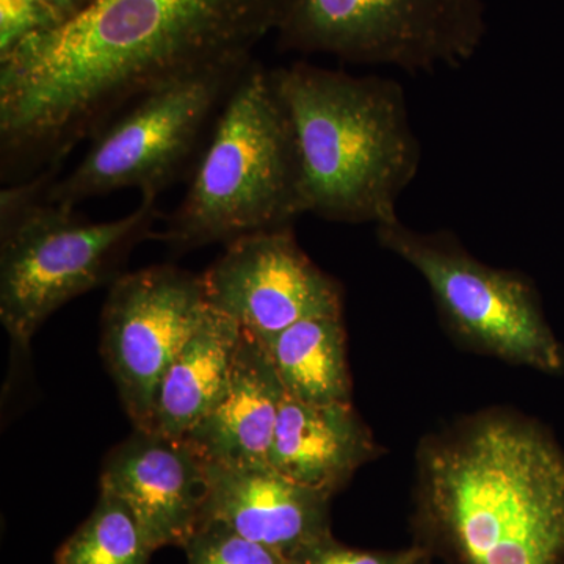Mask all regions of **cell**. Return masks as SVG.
Returning a JSON list of instances; mask_svg holds the SVG:
<instances>
[{
    "label": "cell",
    "instance_id": "1",
    "mask_svg": "<svg viewBox=\"0 0 564 564\" xmlns=\"http://www.w3.org/2000/svg\"><path fill=\"white\" fill-rule=\"evenodd\" d=\"M291 0H91L0 55L2 180L62 163L148 93L252 57Z\"/></svg>",
    "mask_w": 564,
    "mask_h": 564
},
{
    "label": "cell",
    "instance_id": "2",
    "mask_svg": "<svg viewBox=\"0 0 564 564\" xmlns=\"http://www.w3.org/2000/svg\"><path fill=\"white\" fill-rule=\"evenodd\" d=\"M423 518L462 564H564V456L513 414H480L419 454Z\"/></svg>",
    "mask_w": 564,
    "mask_h": 564
},
{
    "label": "cell",
    "instance_id": "3",
    "mask_svg": "<svg viewBox=\"0 0 564 564\" xmlns=\"http://www.w3.org/2000/svg\"><path fill=\"white\" fill-rule=\"evenodd\" d=\"M270 73L295 133L307 214L348 225L399 218L423 155L402 84L306 62Z\"/></svg>",
    "mask_w": 564,
    "mask_h": 564
},
{
    "label": "cell",
    "instance_id": "4",
    "mask_svg": "<svg viewBox=\"0 0 564 564\" xmlns=\"http://www.w3.org/2000/svg\"><path fill=\"white\" fill-rule=\"evenodd\" d=\"M304 214L291 118L270 69L252 61L215 121L187 193L158 237L182 254L293 226Z\"/></svg>",
    "mask_w": 564,
    "mask_h": 564
},
{
    "label": "cell",
    "instance_id": "5",
    "mask_svg": "<svg viewBox=\"0 0 564 564\" xmlns=\"http://www.w3.org/2000/svg\"><path fill=\"white\" fill-rule=\"evenodd\" d=\"M46 172L0 193V321L11 344L28 350L55 311L77 296L111 285L129 256L154 236L155 196L121 218L88 221L54 202Z\"/></svg>",
    "mask_w": 564,
    "mask_h": 564
},
{
    "label": "cell",
    "instance_id": "6",
    "mask_svg": "<svg viewBox=\"0 0 564 564\" xmlns=\"http://www.w3.org/2000/svg\"><path fill=\"white\" fill-rule=\"evenodd\" d=\"M251 62L221 63L148 93L91 140L80 162L51 182L47 195L74 207L118 191L159 198L182 174L193 172Z\"/></svg>",
    "mask_w": 564,
    "mask_h": 564
},
{
    "label": "cell",
    "instance_id": "7",
    "mask_svg": "<svg viewBox=\"0 0 564 564\" xmlns=\"http://www.w3.org/2000/svg\"><path fill=\"white\" fill-rule=\"evenodd\" d=\"M282 51L411 74L462 68L488 35L486 0H291Z\"/></svg>",
    "mask_w": 564,
    "mask_h": 564
},
{
    "label": "cell",
    "instance_id": "8",
    "mask_svg": "<svg viewBox=\"0 0 564 564\" xmlns=\"http://www.w3.org/2000/svg\"><path fill=\"white\" fill-rule=\"evenodd\" d=\"M377 239L421 274L452 333L474 350L555 372L562 348L524 274L470 254L448 231L421 232L400 218L375 226Z\"/></svg>",
    "mask_w": 564,
    "mask_h": 564
},
{
    "label": "cell",
    "instance_id": "9",
    "mask_svg": "<svg viewBox=\"0 0 564 564\" xmlns=\"http://www.w3.org/2000/svg\"><path fill=\"white\" fill-rule=\"evenodd\" d=\"M102 307L101 355L133 429L151 432L159 384L206 314L202 274L174 265L122 273Z\"/></svg>",
    "mask_w": 564,
    "mask_h": 564
},
{
    "label": "cell",
    "instance_id": "10",
    "mask_svg": "<svg viewBox=\"0 0 564 564\" xmlns=\"http://www.w3.org/2000/svg\"><path fill=\"white\" fill-rule=\"evenodd\" d=\"M202 276L212 310L228 315L258 339L306 318L343 315L339 282L303 251L293 226L226 243Z\"/></svg>",
    "mask_w": 564,
    "mask_h": 564
},
{
    "label": "cell",
    "instance_id": "11",
    "mask_svg": "<svg viewBox=\"0 0 564 564\" xmlns=\"http://www.w3.org/2000/svg\"><path fill=\"white\" fill-rule=\"evenodd\" d=\"M101 491L128 505L154 551L184 547L203 521L207 463L185 440L133 429L106 456Z\"/></svg>",
    "mask_w": 564,
    "mask_h": 564
},
{
    "label": "cell",
    "instance_id": "12",
    "mask_svg": "<svg viewBox=\"0 0 564 564\" xmlns=\"http://www.w3.org/2000/svg\"><path fill=\"white\" fill-rule=\"evenodd\" d=\"M329 500L326 494L295 484L270 466L207 463L203 521L220 522L291 560L333 536Z\"/></svg>",
    "mask_w": 564,
    "mask_h": 564
},
{
    "label": "cell",
    "instance_id": "13",
    "mask_svg": "<svg viewBox=\"0 0 564 564\" xmlns=\"http://www.w3.org/2000/svg\"><path fill=\"white\" fill-rule=\"evenodd\" d=\"M285 391L261 340L242 329L228 384L187 436L217 466H269Z\"/></svg>",
    "mask_w": 564,
    "mask_h": 564
},
{
    "label": "cell",
    "instance_id": "14",
    "mask_svg": "<svg viewBox=\"0 0 564 564\" xmlns=\"http://www.w3.org/2000/svg\"><path fill=\"white\" fill-rule=\"evenodd\" d=\"M377 454L351 403H304L285 393L269 455L276 473L333 497Z\"/></svg>",
    "mask_w": 564,
    "mask_h": 564
},
{
    "label": "cell",
    "instance_id": "15",
    "mask_svg": "<svg viewBox=\"0 0 564 564\" xmlns=\"http://www.w3.org/2000/svg\"><path fill=\"white\" fill-rule=\"evenodd\" d=\"M240 336L239 323L207 306L163 375L151 432L184 440L210 413L228 384Z\"/></svg>",
    "mask_w": 564,
    "mask_h": 564
},
{
    "label": "cell",
    "instance_id": "16",
    "mask_svg": "<svg viewBox=\"0 0 564 564\" xmlns=\"http://www.w3.org/2000/svg\"><path fill=\"white\" fill-rule=\"evenodd\" d=\"M261 340L288 395L304 403H351L343 315L306 318Z\"/></svg>",
    "mask_w": 564,
    "mask_h": 564
},
{
    "label": "cell",
    "instance_id": "17",
    "mask_svg": "<svg viewBox=\"0 0 564 564\" xmlns=\"http://www.w3.org/2000/svg\"><path fill=\"white\" fill-rule=\"evenodd\" d=\"M154 549L128 505L101 491L87 521L55 555V564H150Z\"/></svg>",
    "mask_w": 564,
    "mask_h": 564
},
{
    "label": "cell",
    "instance_id": "18",
    "mask_svg": "<svg viewBox=\"0 0 564 564\" xmlns=\"http://www.w3.org/2000/svg\"><path fill=\"white\" fill-rule=\"evenodd\" d=\"M182 549L188 564H285L282 556L217 521H203Z\"/></svg>",
    "mask_w": 564,
    "mask_h": 564
},
{
    "label": "cell",
    "instance_id": "19",
    "mask_svg": "<svg viewBox=\"0 0 564 564\" xmlns=\"http://www.w3.org/2000/svg\"><path fill=\"white\" fill-rule=\"evenodd\" d=\"M62 24L58 14L36 0H0V55Z\"/></svg>",
    "mask_w": 564,
    "mask_h": 564
},
{
    "label": "cell",
    "instance_id": "20",
    "mask_svg": "<svg viewBox=\"0 0 564 564\" xmlns=\"http://www.w3.org/2000/svg\"><path fill=\"white\" fill-rule=\"evenodd\" d=\"M423 552L419 549L402 552H369L347 547L334 538L307 549L302 554L285 560V564H421Z\"/></svg>",
    "mask_w": 564,
    "mask_h": 564
},
{
    "label": "cell",
    "instance_id": "21",
    "mask_svg": "<svg viewBox=\"0 0 564 564\" xmlns=\"http://www.w3.org/2000/svg\"><path fill=\"white\" fill-rule=\"evenodd\" d=\"M36 2L43 3L47 9L54 11L55 14L61 17L63 24L69 21L70 18L79 14L91 0H36Z\"/></svg>",
    "mask_w": 564,
    "mask_h": 564
},
{
    "label": "cell",
    "instance_id": "22",
    "mask_svg": "<svg viewBox=\"0 0 564 564\" xmlns=\"http://www.w3.org/2000/svg\"><path fill=\"white\" fill-rule=\"evenodd\" d=\"M421 564H425V563L422 562Z\"/></svg>",
    "mask_w": 564,
    "mask_h": 564
}]
</instances>
